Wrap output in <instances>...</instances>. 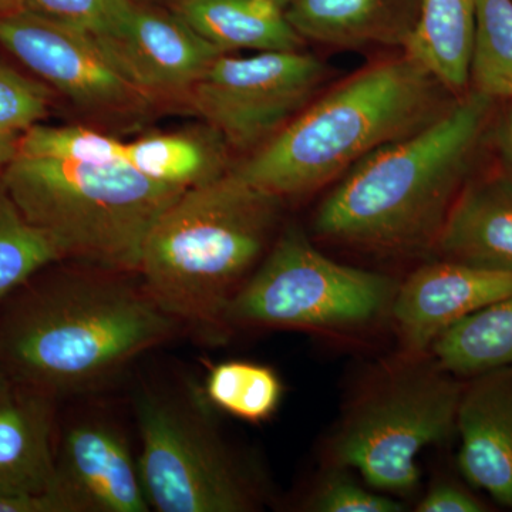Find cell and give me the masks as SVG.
I'll use <instances>...</instances> for the list:
<instances>
[{
    "mask_svg": "<svg viewBox=\"0 0 512 512\" xmlns=\"http://www.w3.org/2000/svg\"><path fill=\"white\" fill-rule=\"evenodd\" d=\"M126 143L92 128L39 123L20 136L19 153L80 163H124Z\"/></svg>",
    "mask_w": 512,
    "mask_h": 512,
    "instance_id": "25",
    "label": "cell"
},
{
    "mask_svg": "<svg viewBox=\"0 0 512 512\" xmlns=\"http://www.w3.org/2000/svg\"><path fill=\"white\" fill-rule=\"evenodd\" d=\"M487 508L474 495L450 483H437L417 505L419 512H481Z\"/></svg>",
    "mask_w": 512,
    "mask_h": 512,
    "instance_id": "29",
    "label": "cell"
},
{
    "mask_svg": "<svg viewBox=\"0 0 512 512\" xmlns=\"http://www.w3.org/2000/svg\"><path fill=\"white\" fill-rule=\"evenodd\" d=\"M463 383L441 369L406 367L363 394L332 443L333 460L370 487L409 494L420 481L419 454L456 431Z\"/></svg>",
    "mask_w": 512,
    "mask_h": 512,
    "instance_id": "8",
    "label": "cell"
},
{
    "mask_svg": "<svg viewBox=\"0 0 512 512\" xmlns=\"http://www.w3.org/2000/svg\"><path fill=\"white\" fill-rule=\"evenodd\" d=\"M272 2L275 3V5H278L279 8H282V9H286V6L289 5V2H291V0H272Z\"/></svg>",
    "mask_w": 512,
    "mask_h": 512,
    "instance_id": "36",
    "label": "cell"
},
{
    "mask_svg": "<svg viewBox=\"0 0 512 512\" xmlns=\"http://www.w3.org/2000/svg\"><path fill=\"white\" fill-rule=\"evenodd\" d=\"M190 382L147 384L134 397L141 483L158 512H248L259 493Z\"/></svg>",
    "mask_w": 512,
    "mask_h": 512,
    "instance_id": "6",
    "label": "cell"
},
{
    "mask_svg": "<svg viewBox=\"0 0 512 512\" xmlns=\"http://www.w3.org/2000/svg\"><path fill=\"white\" fill-rule=\"evenodd\" d=\"M76 265L33 276L0 316V369L53 400L101 389L184 330L137 272Z\"/></svg>",
    "mask_w": 512,
    "mask_h": 512,
    "instance_id": "1",
    "label": "cell"
},
{
    "mask_svg": "<svg viewBox=\"0 0 512 512\" xmlns=\"http://www.w3.org/2000/svg\"><path fill=\"white\" fill-rule=\"evenodd\" d=\"M15 2L16 0H0V12L15 9Z\"/></svg>",
    "mask_w": 512,
    "mask_h": 512,
    "instance_id": "34",
    "label": "cell"
},
{
    "mask_svg": "<svg viewBox=\"0 0 512 512\" xmlns=\"http://www.w3.org/2000/svg\"><path fill=\"white\" fill-rule=\"evenodd\" d=\"M433 249L447 261L512 272L511 175L466 183Z\"/></svg>",
    "mask_w": 512,
    "mask_h": 512,
    "instance_id": "15",
    "label": "cell"
},
{
    "mask_svg": "<svg viewBox=\"0 0 512 512\" xmlns=\"http://www.w3.org/2000/svg\"><path fill=\"white\" fill-rule=\"evenodd\" d=\"M512 295V272L440 259L397 285L390 311L406 348L424 352L451 326Z\"/></svg>",
    "mask_w": 512,
    "mask_h": 512,
    "instance_id": "13",
    "label": "cell"
},
{
    "mask_svg": "<svg viewBox=\"0 0 512 512\" xmlns=\"http://www.w3.org/2000/svg\"><path fill=\"white\" fill-rule=\"evenodd\" d=\"M136 3H146V5H161V3H171L173 0H133Z\"/></svg>",
    "mask_w": 512,
    "mask_h": 512,
    "instance_id": "35",
    "label": "cell"
},
{
    "mask_svg": "<svg viewBox=\"0 0 512 512\" xmlns=\"http://www.w3.org/2000/svg\"><path fill=\"white\" fill-rule=\"evenodd\" d=\"M120 73L153 103L188 100L195 84L224 53L174 10L134 2L126 28L96 37Z\"/></svg>",
    "mask_w": 512,
    "mask_h": 512,
    "instance_id": "12",
    "label": "cell"
},
{
    "mask_svg": "<svg viewBox=\"0 0 512 512\" xmlns=\"http://www.w3.org/2000/svg\"><path fill=\"white\" fill-rule=\"evenodd\" d=\"M0 512H59L50 495H29L0 490Z\"/></svg>",
    "mask_w": 512,
    "mask_h": 512,
    "instance_id": "30",
    "label": "cell"
},
{
    "mask_svg": "<svg viewBox=\"0 0 512 512\" xmlns=\"http://www.w3.org/2000/svg\"><path fill=\"white\" fill-rule=\"evenodd\" d=\"M62 261L52 241L20 211L0 174V303Z\"/></svg>",
    "mask_w": 512,
    "mask_h": 512,
    "instance_id": "22",
    "label": "cell"
},
{
    "mask_svg": "<svg viewBox=\"0 0 512 512\" xmlns=\"http://www.w3.org/2000/svg\"><path fill=\"white\" fill-rule=\"evenodd\" d=\"M285 15L305 42L340 49L404 46L413 29L397 15L394 0H291Z\"/></svg>",
    "mask_w": 512,
    "mask_h": 512,
    "instance_id": "18",
    "label": "cell"
},
{
    "mask_svg": "<svg viewBox=\"0 0 512 512\" xmlns=\"http://www.w3.org/2000/svg\"><path fill=\"white\" fill-rule=\"evenodd\" d=\"M471 90L512 100V0H478Z\"/></svg>",
    "mask_w": 512,
    "mask_h": 512,
    "instance_id": "24",
    "label": "cell"
},
{
    "mask_svg": "<svg viewBox=\"0 0 512 512\" xmlns=\"http://www.w3.org/2000/svg\"><path fill=\"white\" fill-rule=\"evenodd\" d=\"M478 0H421L419 19L404 43L412 57L451 94L470 86Z\"/></svg>",
    "mask_w": 512,
    "mask_h": 512,
    "instance_id": "19",
    "label": "cell"
},
{
    "mask_svg": "<svg viewBox=\"0 0 512 512\" xmlns=\"http://www.w3.org/2000/svg\"><path fill=\"white\" fill-rule=\"evenodd\" d=\"M311 510L319 512H402L404 505L386 495L367 491L352 478L335 474L323 481L312 497Z\"/></svg>",
    "mask_w": 512,
    "mask_h": 512,
    "instance_id": "28",
    "label": "cell"
},
{
    "mask_svg": "<svg viewBox=\"0 0 512 512\" xmlns=\"http://www.w3.org/2000/svg\"><path fill=\"white\" fill-rule=\"evenodd\" d=\"M9 379L6 377L5 373H3V370L0 369V393L5 392L6 389L10 386Z\"/></svg>",
    "mask_w": 512,
    "mask_h": 512,
    "instance_id": "33",
    "label": "cell"
},
{
    "mask_svg": "<svg viewBox=\"0 0 512 512\" xmlns=\"http://www.w3.org/2000/svg\"><path fill=\"white\" fill-rule=\"evenodd\" d=\"M458 468L512 510V366L471 376L458 403Z\"/></svg>",
    "mask_w": 512,
    "mask_h": 512,
    "instance_id": "14",
    "label": "cell"
},
{
    "mask_svg": "<svg viewBox=\"0 0 512 512\" xmlns=\"http://www.w3.org/2000/svg\"><path fill=\"white\" fill-rule=\"evenodd\" d=\"M446 93L412 57L384 60L316 97L232 170L281 200L309 194L439 119L450 107Z\"/></svg>",
    "mask_w": 512,
    "mask_h": 512,
    "instance_id": "4",
    "label": "cell"
},
{
    "mask_svg": "<svg viewBox=\"0 0 512 512\" xmlns=\"http://www.w3.org/2000/svg\"><path fill=\"white\" fill-rule=\"evenodd\" d=\"M389 276L333 261L296 227L275 239L222 316L237 328L346 330L369 325L390 308Z\"/></svg>",
    "mask_w": 512,
    "mask_h": 512,
    "instance_id": "7",
    "label": "cell"
},
{
    "mask_svg": "<svg viewBox=\"0 0 512 512\" xmlns=\"http://www.w3.org/2000/svg\"><path fill=\"white\" fill-rule=\"evenodd\" d=\"M282 204L234 170L188 188L144 241V288L184 329L218 338L228 303L274 244Z\"/></svg>",
    "mask_w": 512,
    "mask_h": 512,
    "instance_id": "3",
    "label": "cell"
},
{
    "mask_svg": "<svg viewBox=\"0 0 512 512\" xmlns=\"http://www.w3.org/2000/svg\"><path fill=\"white\" fill-rule=\"evenodd\" d=\"M168 8L222 53L289 52L306 43L272 0H173Z\"/></svg>",
    "mask_w": 512,
    "mask_h": 512,
    "instance_id": "17",
    "label": "cell"
},
{
    "mask_svg": "<svg viewBox=\"0 0 512 512\" xmlns=\"http://www.w3.org/2000/svg\"><path fill=\"white\" fill-rule=\"evenodd\" d=\"M50 109V90L0 63V130L25 133L42 123Z\"/></svg>",
    "mask_w": 512,
    "mask_h": 512,
    "instance_id": "27",
    "label": "cell"
},
{
    "mask_svg": "<svg viewBox=\"0 0 512 512\" xmlns=\"http://www.w3.org/2000/svg\"><path fill=\"white\" fill-rule=\"evenodd\" d=\"M49 495L59 512L151 510L130 441L103 414H87L64 426L56 440Z\"/></svg>",
    "mask_w": 512,
    "mask_h": 512,
    "instance_id": "11",
    "label": "cell"
},
{
    "mask_svg": "<svg viewBox=\"0 0 512 512\" xmlns=\"http://www.w3.org/2000/svg\"><path fill=\"white\" fill-rule=\"evenodd\" d=\"M430 349L434 362L454 376L512 366V295L460 320Z\"/></svg>",
    "mask_w": 512,
    "mask_h": 512,
    "instance_id": "21",
    "label": "cell"
},
{
    "mask_svg": "<svg viewBox=\"0 0 512 512\" xmlns=\"http://www.w3.org/2000/svg\"><path fill=\"white\" fill-rule=\"evenodd\" d=\"M495 128H497L495 143H497L498 153L503 160L505 171L512 177V100Z\"/></svg>",
    "mask_w": 512,
    "mask_h": 512,
    "instance_id": "31",
    "label": "cell"
},
{
    "mask_svg": "<svg viewBox=\"0 0 512 512\" xmlns=\"http://www.w3.org/2000/svg\"><path fill=\"white\" fill-rule=\"evenodd\" d=\"M55 403L15 384L0 393V490L49 495L55 476Z\"/></svg>",
    "mask_w": 512,
    "mask_h": 512,
    "instance_id": "16",
    "label": "cell"
},
{
    "mask_svg": "<svg viewBox=\"0 0 512 512\" xmlns=\"http://www.w3.org/2000/svg\"><path fill=\"white\" fill-rule=\"evenodd\" d=\"M133 0H16L15 9L35 13L37 16L52 20L89 33L94 37L114 36L126 28Z\"/></svg>",
    "mask_w": 512,
    "mask_h": 512,
    "instance_id": "26",
    "label": "cell"
},
{
    "mask_svg": "<svg viewBox=\"0 0 512 512\" xmlns=\"http://www.w3.org/2000/svg\"><path fill=\"white\" fill-rule=\"evenodd\" d=\"M20 136L22 133L0 130V174L18 157Z\"/></svg>",
    "mask_w": 512,
    "mask_h": 512,
    "instance_id": "32",
    "label": "cell"
},
{
    "mask_svg": "<svg viewBox=\"0 0 512 512\" xmlns=\"http://www.w3.org/2000/svg\"><path fill=\"white\" fill-rule=\"evenodd\" d=\"M0 46L93 116L137 119L156 106L128 82L89 33L10 9L0 12Z\"/></svg>",
    "mask_w": 512,
    "mask_h": 512,
    "instance_id": "10",
    "label": "cell"
},
{
    "mask_svg": "<svg viewBox=\"0 0 512 512\" xmlns=\"http://www.w3.org/2000/svg\"><path fill=\"white\" fill-rule=\"evenodd\" d=\"M204 394L222 412L259 423L278 409L284 384L269 367L229 360L212 367L205 380Z\"/></svg>",
    "mask_w": 512,
    "mask_h": 512,
    "instance_id": "23",
    "label": "cell"
},
{
    "mask_svg": "<svg viewBox=\"0 0 512 512\" xmlns=\"http://www.w3.org/2000/svg\"><path fill=\"white\" fill-rule=\"evenodd\" d=\"M30 224L63 261L136 272L148 232L184 191L126 163L18 157L2 173Z\"/></svg>",
    "mask_w": 512,
    "mask_h": 512,
    "instance_id": "5",
    "label": "cell"
},
{
    "mask_svg": "<svg viewBox=\"0 0 512 512\" xmlns=\"http://www.w3.org/2000/svg\"><path fill=\"white\" fill-rule=\"evenodd\" d=\"M228 150L220 134L205 126L130 141L124 148V163L157 183L188 190L232 170Z\"/></svg>",
    "mask_w": 512,
    "mask_h": 512,
    "instance_id": "20",
    "label": "cell"
},
{
    "mask_svg": "<svg viewBox=\"0 0 512 512\" xmlns=\"http://www.w3.org/2000/svg\"><path fill=\"white\" fill-rule=\"evenodd\" d=\"M328 76V66L305 50L224 53L187 101L229 148L252 154L316 99Z\"/></svg>",
    "mask_w": 512,
    "mask_h": 512,
    "instance_id": "9",
    "label": "cell"
},
{
    "mask_svg": "<svg viewBox=\"0 0 512 512\" xmlns=\"http://www.w3.org/2000/svg\"><path fill=\"white\" fill-rule=\"evenodd\" d=\"M493 103L470 90L429 126L353 165L319 205L316 235L377 254L433 248L467 183Z\"/></svg>",
    "mask_w": 512,
    "mask_h": 512,
    "instance_id": "2",
    "label": "cell"
}]
</instances>
